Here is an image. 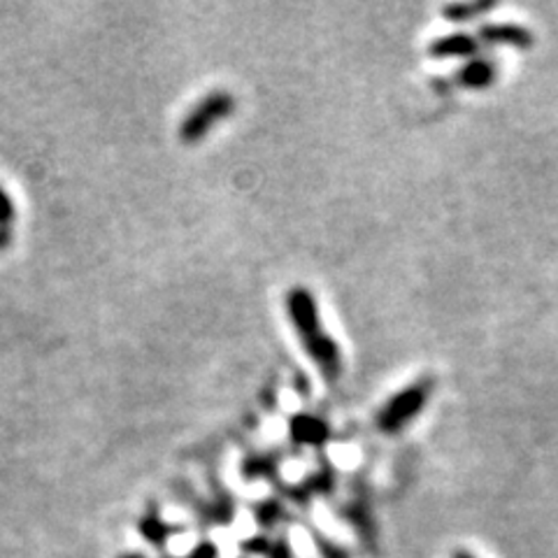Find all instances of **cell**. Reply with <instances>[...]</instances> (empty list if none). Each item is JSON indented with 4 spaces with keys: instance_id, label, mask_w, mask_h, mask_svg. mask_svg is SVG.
Listing matches in <instances>:
<instances>
[{
    "instance_id": "cell-9",
    "label": "cell",
    "mask_w": 558,
    "mask_h": 558,
    "mask_svg": "<svg viewBox=\"0 0 558 558\" xmlns=\"http://www.w3.org/2000/svg\"><path fill=\"white\" fill-rule=\"evenodd\" d=\"M277 453H252L242 461V475L247 480H258V477H272L277 470Z\"/></svg>"
},
{
    "instance_id": "cell-3",
    "label": "cell",
    "mask_w": 558,
    "mask_h": 558,
    "mask_svg": "<svg viewBox=\"0 0 558 558\" xmlns=\"http://www.w3.org/2000/svg\"><path fill=\"white\" fill-rule=\"evenodd\" d=\"M284 307H287V314H289V322H291L295 333H299L301 342L312 338V336H319L324 330L319 303H317V299H314V293L307 287L289 289Z\"/></svg>"
},
{
    "instance_id": "cell-12",
    "label": "cell",
    "mask_w": 558,
    "mask_h": 558,
    "mask_svg": "<svg viewBox=\"0 0 558 558\" xmlns=\"http://www.w3.org/2000/svg\"><path fill=\"white\" fill-rule=\"evenodd\" d=\"M14 219H16L14 201H12V196L8 194L5 189L0 186V229H10Z\"/></svg>"
},
{
    "instance_id": "cell-14",
    "label": "cell",
    "mask_w": 558,
    "mask_h": 558,
    "mask_svg": "<svg viewBox=\"0 0 558 558\" xmlns=\"http://www.w3.org/2000/svg\"><path fill=\"white\" fill-rule=\"evenodd\" d=\"M12 244V231L10 229H0V252H5Z\"/></svg>"
},
{
    "instance_id": "cell-17",
    "label": "cell",
    "mask_w": 558,
    "mask_h": 558,
    "mask_svg": "<svg viewBox=\"0 0 558 558\" xmlns=\"http://www.w3.org/2000/svg\"><path fill=\"white\" fill-rule=\"evenodd\" d=\"M121 558H143V556H121Z\"/></svg>"
},
{
    "instance_id": "cell-7",
    "label": "cell",
    "mask_w": 558,
    "mask_h": 558,
    "mask_svg": "<svg viewBox=\"0 0 558 558\" xmlns=\"http://www.w3.org/2000/svg\"><path fill=\"white\" fill-rule=\"evenodd\" d=\"M533 33L519 24H484L480 28V43L484 45H502L514 49H529L533 45Z\"/></svg>"
},
{
    "instance_id": "cell-15",
    "label": "cell",
    "mask_w": 558,
    "mask_h": 558,
    "mask_svg": "<svg viewBox=\"0 0 558 558\" xmlns=\"http://www.w3.org/2000/svg\"><path fill=\"white\" fill-rule=\"evenodd\" d=\"M272 558H291V551H289L287 543H279V545L275 547V551H272Z\"/></svg>"
},
{
    "instance_id": "cell-1",
    "label": "cell",
    "mask_w": 558,
    "mask_h": 558,
    "mask_svg": "<svg viewBox=\"0 0 558 558\" xmlns=\"http://www.w3.org/2000/svg\"><path fill=\"white\" fill-rule=\"evenodd\" d=\"M435 391L433 377H418L408 387L396 391L387 403H384L375 416V426L384 435H398L403 433L410 424H414L422 416L424 408L430 403Z\"/></svg>"
},
{
    "instance_id": "cell-16",
    "label": "cell",
    "mask_w": 558,
    "mask_h": 558,
    "mask_svg": "<svg viewBox=\"0 0 558 558\" xmlns=\"http://www.w3.org/2000/svg\"><path fill=\"white\" fill-rule=\"evenodd\" d=\"M453 558H475V556L470 551H457V554H453Z\"/></svg>"
},
{
    "instance_id": "cell-8",
    "label": "cell",
    "mask_w": 558,
    "mask_h": 558,
    "mask_svg": "<svg viewBox=\"0 0 558 558\" xmlns=\"http://www.w3.org/2000/svg\"><path fill=\"white\" fill-rule=\"evenodd\" d=\"M498 80V65L492 59L484 57H475L465 61L459 70H457V82L463 86V89H486Z\"/></svg>"
},
{
    "instance_id": "cell-11",
    "label": "cell",
    "mask_w": 558,
    "mask_h": 558,
    "mask_svg": "<svg viewBox=\"0 0 558 558\" xmlns=\"http://www.w3.org/2000/svg\"><path fill=\"white\" fill-rule=\"evenodd\" d=\"M140 533H143L149 543L163 545L170 535V529L159 519V514L151 512V514H145L143 519H140Z\"/></svg>"
},
{
    "instance_id": "cell-4",
    "label": "cell",
    "mask_w": 558,
    "mask_h": 558,
    "mask_svg": "<svg viewBox=\"0 0 558 558\" xmlns=\"http://www.w3.org/2000/svg\"><path fill=\"white\" fill-rule=\"evenodd\" d=\"M303 349L305 354L310 356V361L317 365V371L322 373V377L328 384H336L342 375V349L340 342L328 336L326 330H322L319 336H312L307 340H303Z\"/></svg>"
},
{
    "instance_id": "cell-13",
    "label": "cell",
    "mask_w": 558,
    "mask_h": 558,
    "mask_svg": "<svg viewBox=\"0 0 558 558\" xmlns=\"http://www.w3.org/2000/svg\"><path fill=\"white\" fill-rule=\"evenodd\" d=\"M279 514H282V508H279V505L275 502V500H266L264 505H260V508L256 510V517H258V523H272V519H277Z\"/></svg>"
},
{
    "instance_id": "cell-6",
    "label": "cell",
    "mask_w": 558,
    "mask_h": 558,
    "mask_svg": "<svg viewBox=\"0 0 558 558\" xmlns=\"http://www.w3.org/2000/svg\"><path fill=\"white\" fill-rule=\"evenodd\" d=\"M289 435H291V442L293 445H301V447H324L330 438V426L324 422L322 416H314V414H293L291 422H289Z\"/></svg>"
},
{
    "instance_id": "cell-5",
    "label": "cell",
    "mask_w": 558,
    "mask_h": 558,
    "mask_svg": "<svg viewBox=\"0 0 558 558\" xmlns=\"http://www.w3.org/2000/svg\"><path fill=\"white\" fill-rule=\"evenodd\" d=\"M428 54L438 61H447V59L470 61L480 57V38H475V35H470L465 31L447 33L428 45Z\"/></svg>"
},
{
    "instance_id": "cell-2",
    "label": "cell",
    "mask_w": 558,
    "mask_h": 558,
    "mask_svg": "<svg viewBox=\"0 0 558 558\" xmlns=\"http://www.w3.org/2000/svg\"><path fill=\"white\" fill-rule=\"evenodd\" d=\"M235 112V98L229 92H213L198 100L180 124V140L184 145H198L209 135L219 121L229 119Z\"/></svg>"
},
{
    "instance_id": "cell-10",
    "label": "cell",
    "mask_w": 558,
    "mask_h": 558,
    "mask_svg": "<svg viewBox=\"0 0 558 558\" xmlns=\"http://www.w3.org/2000/svg\"><path fill=\"white\" fill-rule=\"evenodd\" d=\"M496 10V3H459V5H447L442 8L445 20L453 24H463V22H473L480 20L482 14Z\"/></svg>"
}]
</instances>
